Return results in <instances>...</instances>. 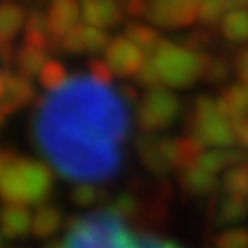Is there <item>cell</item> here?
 Listing matches in <instances>:
<instances>
[{"instance_id":"cell-1","label":"cell","mask_w":248,"mask_h":248,"mask_svg":"<svg viewBox=\"0 0 248 248\" xmlns=\"http://www.w3.org/2000/svg\"><path fill=\"white\" fill-rule=\"evenodd\" d=\"M129 131L126 106L106 80L76 76L44 99L35 122L39 150L58 172L76 182L115 175Z\"/></svg>"},{"instance_id":"cell-2","label":"cell","mask_w":248,"mask_h":248,"mask_svg":"<svg viewBox=\"0 0 248 248\" xmlns=\"http://www.w3.org/2000/svg\"><path fill=\"white\" fill-rule=\"evenodd\" d=\"M60 248H179L172 241L133 234L115 212H94L78 218Z\"/></svg>"},{"instance_id":"cell-3","label":"cell","mask_w":248,"mask_h":248,"mask_svg":"<svg viewBox=\"0 0 248 248\" xmlns=\"http://www.w3.org/2000/svg\"><path fill=\"white\" fill-rule=\"evenodd\" d=\"M51 191V172L30 159L5 156L2 163V195L12 204L39 202Z\"/></svg>"},{"instance_id":"cell-4","label":"cell","mask_w":248,"mask_h":248,"mask_svg":"<svg viewBox=\"0 0 248 248\" xmlns=\"http://www.w3.org/2000/svg\"><path fill=\"white\" fill-rule=\"evenodd\" d=\"M156 67L159 74L172 85H184L191 83L198 74V60L193 55L184 53L177 46H161V53L156 58Z\"/></svg>"},{"instance_id":"cell-5","label":"cell","mask_w":248,"mask_h":248,"mask_svg":"<svg viewBox=\"0 0 248 248\" xmlns=\"http://www.w3.org/2000/svg\"><path fill=\"white\" fill-rule=\"evenodd\" d=\"M108 62H110L117 71L133 74V71L140 67L142 55L131 42H115V44L110 46V51H108Z\"/></svg>"},{"instance_id":"cell-6","label":"cell","mask_w":248,"mask_h":248,"mask_svg":"<svg viewBox=\"0 0 248 248\" xmlns=\"http://www.w3.org/2000/svg\"><path fill=\"white\" fill-rule=\"evenodd\" d=\"M163 108H166V110H175V99L170 97V94H152V97L145 101V113H142L145 124L156 126V124L168 122L172 115H170V113H163Z\"/></svg>"},{"instance_id":"cell-7","label":"cell","mask_w":248,"mask_h":248,"mask_svg":"<svg viewBox=\"0 0 248 248\" xmlns=\"http://www.w3.org/2000/svg\"><path fill=\"white\" fill-rule=\"evenodd\" d=\"M76 14H78V9H76V2L74 0H55L51 12H48V23L53 28L55 32H67L71 26H74V21H76Z\"/></svg>"},{"instance_id":"cell-8","label":"cell","mask_w":248,"mask_h":248,"mask_svg":"<svg viewBox=\"0 0 248 248\" xmlns=\"http://www.w3.org/2000/svg\"><path fill=\"white\" fill-rule=\"evenodd\" d=\"M30 228V216L26 214V209H21L18 204H7L5 209V221H2V232L9 239H16V237H23Z\"/></svg>"},{"instance_id":"cell-9","label":"cell","mask_w":248,"mask_h":248,"mask_svg":"<svg viewBox=\"0 0 248 248\" xmlns=\"http://www.w3.org/2000/svg\"><path fill=\"white\" fill-rule=\"evenodd\" d=\"M85 16L92 26H108L117 21V7L113 0H90L85 7Z\"/></svg>"},{"instance_id":"cell-10","label":"cell","mask_w":248,"mask_h":248,"mask_svg":"<svg viewBox=\"0 0 248 248\" xmlns=\"http://www.w3.org/2000/svg\"><path fill=\"white\" fill-rule=\"evenodd\" d=\"M58 225H60V214L53 207H42L32 221V230L37 237H48L58 230Z\"/></svg>"},{"instance_id":"cell-11","label":"cell","mask_w":248,"mask_h":248,"mask_svg":"<svg viewBox=\"0 0 248 248\" xmlns=\"http://www.w3.org/2000/svg\"><path fill=\"white\" fill-rule=\"evenodd\" d=\"M67 46L74 48V51H80V48H99V46H104V35H99V32L90 30V28H83L76 35L71 32L69 39H67Z\"/></svg>"},{"instance_id":"cell-12","label":"cell","mask_w":248,"mask_h":248,"mask_svg":"<svg viewBox=\"0 0 248 248\" xmlns=\"http://www.w3.org/2000/svg\"><path fill=\"white\" fill-rule=\"evenodd\" d=\"M42 74V85H44L46 90H58L64 83V69H62L58 62H48L44 69L39 71Z\"/></svg>"},{"instance_id":"cell-13","label":"cell","mask_w":248,"mask_h":248,"mask_svg":"<svg viewBox=\"0 0 248 248\" xmlns=\"http://www.w3.org/2000/svg\"><path fill=\"white\" fill-rule=\"evenodd\" d=\"M218 248H248L246 230H230L218 237Z\"/></svg>"},{"instance_id":"cell-14","label":"cell","mask_w":248,"mask_h":248,"mask_svg":"<svg viewBox=\"0 0 248 248\" xmlns=\"http://www.w3.org/2000/svg\"><path fill=\"white\" fill-rule=\"evenodd\" d=\"M30 53V58H21L18 60V64H21V69L28 71V74H35L37 69H39V62H42V53L39 51H28Z\"/></svg>"}]
</instances>
